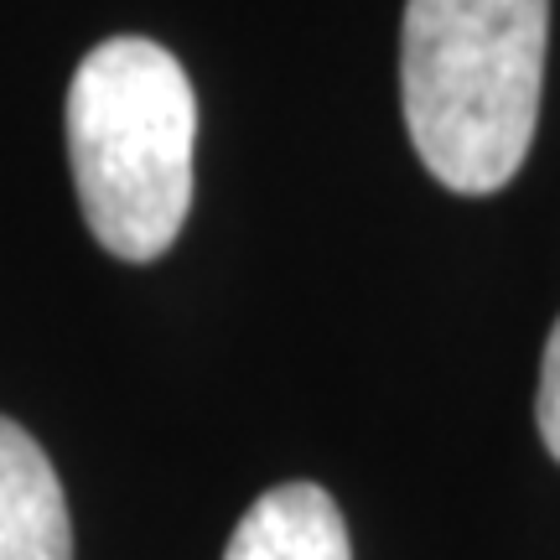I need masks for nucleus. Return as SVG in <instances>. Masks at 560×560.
<instances>
[{"label": "nucleus", "mask_w": 560, "mask_h": 560, "mask_svg": "<svg viewBox=\"0 0 560 560\" xmlns=\"http://www.w3.org/2000/svg\"><path fill=\"white\" fill-rule=\"evenodd\" d=\"M550 0H410L400 32L405 130L420 166L467 198L514 182L535 145Z\"/></svg>", "instance_id": "nucleus-1"}, {"label": "nucleus", "mask_w": 560, "mask_h": 560, "mask_svg": "<svg viewBox=\"0 0 560 560\" xmlns=\"http://www.w3.org/2000/svg\"><path fill=\"white\" fill-rule=\"evenodd\" d=\"M198 100L151 37L100 42L68 83V161L89 234L130 265L177 244L192 208Z\"/></svg>", "instance_id": "nucleus-2"}, {"label": "nucleus", "mask_w": 560, "mask_h": 560, "mask_svg": "<svg viewBox=\"0 0 560 560\" xmlns=\"http://www.w3.org/2000/svg\"><path fill=\"white\" fill-rule=\"evenodd\" d=\"M0 560H73L62 482L11 416H0Z\"/></svg>", "instance_id": "nucleus-3"}, {"label": "nucleus", "mask_w": 560, "mask_h": 560, "mask_svg": "<svg viewBox=\"0 0 560 560\" xmlns=\"http://www.w3.org/2000/svg\"><path fill=\"white\" fill-rule=\"evenodd\" d=\"M223 560H353L342 509L317 482H280L234 524Z\"/></svg>", "instance_id": "nucleus-4"}, {"label": "nucleus", "mask_w": 560, "mask_h": 560, "mask_svg": "<svg viewBox=\"0 0 560 560\" xmlns=\"http://www.w3.org/2000/svg\"><path fill=\"white\" fill-rule=\"evenodd\" d=\"M535 416H540V436H545V446H550V457L560 462V317H556V327H550V338H545Z\"/></svg>", "instance_id": "nucleus-5"}]
</instances>
